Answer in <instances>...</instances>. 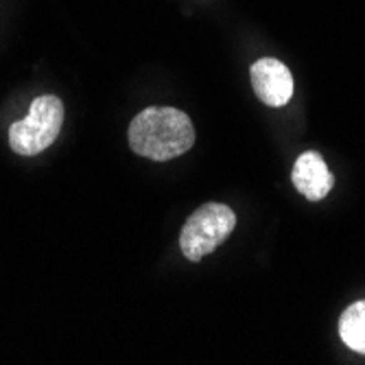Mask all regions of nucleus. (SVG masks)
Masks as SVG:
<instances>
[{"mask_svg":"<svg viewBox=\"0 0 365 365\" xmlns=\"http://www.w3.org/2000/svg\"><path fill=\"white\" fill-rule=\"evenodd\" d=\"M291 180L295 190L304 195L309 202H319L335 186L333 173H330L324 158L317 151H304L295 160Z\"/></svg>","mask_w":365,"mask_h":365,"instance_id":"obj_5","label":"nucleus"},{"mask_svg":"<svg viewBox=\"0 0 365 365\" xmlns=\"http://www.w3.org/2000/svg\"><path fill=\"white\" fill-rule=\"evenodd\" d=\"M339 337L350 350L365 354V300L354 302L344 311L339 319Z\"/></svg>","mask_w":365,"mask_h":365,"instance_id":"obj_6","label":"nucleus"},{"mask_svg":"<svg viewBox=\"0 0 365 365\" xmlns=\"http://www.w3.org/2000/svg\"><path fill=\"white\" fill-rule=\"evenodd\" d=\"M250 77H252V88H254L256 96L264 106L282 108L291 101L293 75L282 61L272 59V57H262L252 66Z\"/></svg>","mask_w":365,"mask_h":365,"instance_id":"obj_4","label":"nucleus"},{"mask_svg":"<svg viewBox=\"0 0 365 365\" xmlns=\"http://www.w3.org/2000/svg\"><path fill=\"white\" fill-rule=\"evenodd\" d=\"M195 145L192 120L175 108H147L129 125V147L134 153L167 162Z\"/></svg>","mask_w":365,"mask_h":365,"instance_id":"obj_1","label":"nucleus"},{"mask_svg":"<svg viewBox=\"0 0 365 365\" xmlns=\"http://www.w3.org/2000/svg\"><path fill=\"white\" fill-rule=\"evenodd\" d=\"M237 225V215L225 204H204L195 210L182 232H180V247L190 262H199L204 256L212 254L225 239L232 235Z\"/></svg>","mask_w":365,"mask_h":365,"instance_id":"obj_3","label":"nucleus"},{"mask_svg":"<svg viewBox=\"0 0 365 365\" xmlns=\"http://www.w3.org/2000/svg\"><path fill=\"white\" fill-rule=\"evenodd\" d=\"M63 125V103L53 94L33 98L29 116L9 127V147L18 155H38L48 149Z\"/></svg>","mask_w":365,"mask_h":365,"instance_id":"obj_2","label":"nucleus"}]
</instances>
